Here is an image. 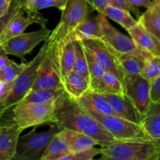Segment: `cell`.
<instances>
[{
	"label": "cell",
	"instance_id": "cell-9",
	"mask_svg": "<svg viewBox=\"0 0 160 160\" xmlns=\"http://www.w3.org/2000/svg\"><path fill=\"white\" fill-rule=\"evenodd\" d=\"M53 109L54 105L17 104L10 110L12 123H17L23 131L31 127L52 123Z\"/></svg>",
	"mask_w": 160,
	"mask_h": 160
},
{
	"label": "cell",
	"instance_id": "cell-26",
	"mask_svg": "<svg viewBox=\"0 0 160 160\" xmlns=\"http://www.w3.org/2000/svg\"><path fill=\"white\" fill-rule=\"evenodd\" d=\"M114 54L123 75L140 74L145 65V59L132 54L118 53L116 52H114Z\"/></svg>",
	"mask_w": 160,
	"mask_h": 160
},
{
	"label": "cell",
	"instance_id": "cell-14",
	"mask_svg": "<svg viewBox=\"0 0 160 160\" xmlns=\"http://www.w3.org/2000/svg\"><path fill=\"white\" fill-rule=\"evenodd\" d=\"M110 104L116 116L132 123L140 124L142 115L126 95L102 94Z\"/></svg>",
	"mask_w": 160,
	"mask_h": 160
},
{
	"label": "cell",
	"instance_id": "cell-4",
	"mask_svg": "<svg viewBox=\"0 0 160 160\" xmlns=\"http://www.w3.org/2000/svg\"><path fill=\"white\" fill-rule=\"evenodd\" d=\"M45 56L37 72L35 81L31 90L48 88H63L60 72L61 42L47 38Z\"/></svg>",
	"mask_w": 160,
	"mask_h": 160
},
{
	"label": "cell",
	"instance_id": "cell-37",
	"mask_svg": "<svg viewBox=\"0 0 160 160\" xmlns=\"http://www.w3.org/2000/svg\"><path fill=\"white\" fill-rule=\"evenodd\" d=\"M20 8H21V6L17 5V3L11 1L10 7H9V11H8V12L6 14V15H4L2 17L0 18V37H1L2 32L3 29H4V28L6 27V23H8V21H9L12 17H13L14 14L19 10Z\"/></svg>",
	"mask_w": 160,
	"mask_h": 160
},
{
	"label": "cell",
	"instance_id": "cell-25",
	"mask_svg": "<svg viewBox=\"0 0 160 160\" xmlns=\"http://www.w3.org/2000/svg\"><path fill=\"white\" fill-rule=\"evenodd\" d=\"M70 153L71 152L68 145L61 134V131H59L52 138L44 152L42 160H56Z\"/></svg>",
	"mask_w": 160,
	"mask_h": 160
},
{
	"label": "cell",
	"instance_id": "cell-27",
	"mask_svg": "<svg viewBox=\"0 0 160 160\" xmlns=\"http://www.w3.org/2000/svg\"><path fill=\"white\" fill-rule=\"evenodd\" d=\"M75 51L73 42L70 38H67L62 42H61L60 48V72L62 80L73 70L74 64Z\"/></svg>",
	"mask_w": 160,
	"mask_h": 160
},
{
	"label": "cell",
	"instance_id": "cell-16",
	"mask_svg": "<svg viewBox=\"0 0 160 160\" xmlns=\"http://www.w3.org/2000/svg\"><path fill=\"white\" fill-rule=\"evenodd\" d=\"M128 32L139 48L151 56H160V40L145 30L138 22Z\"/></svg>",
	"mask_w": 160,
	"mask_h": 160
},
{
	"label": "cell",
	"instance_id": "cell-42",
	"mask_svg": "<svg viewBox=\"0 0 160 160\" xmlns=\"http://www.w3.org/2000/svg\"><path fill=\"white\" fill-rule=\"evenodd\" d=\"M11 1L17 3V5H19L20 6H23L25 4V2H27V0H11Z\"/></svg>",
	"mask_w": 160,
	"mask_h": 160
},
{
	"label": "cell",
	"instance_id": "cell-3",
	"mask_svg": "<svg viewBox=\"0 0 160 160\" xmlns=\"http://www.w3.org/2000/svg\"><path fill=\"white\" fill-rule=\"evenodd\" d=\"M96 160H146L160 155V142L118 141L100 148Z\"/></svg>",
	"mask_w": 160,
	"mask_h": 160
},
{
	"label": "cell",
	"instance_id": "cell-15",
	"mask_svg": "<svg viewBox=\"0 0 160 160\" xmlns=\"http://www.w3.org/2000/svg\"><path fill=\"white\" fill-rule=\"evenodd\" d=\"M23 131L15 123L0 126V160L12 159L17 141Z\"/></svg>",
	"mask_w": 160,
	"mask_h": 160
},
{
	"label": "cell",
	"instance_id": "cell-39",
	"mask_svg": "<svg viewBox=\"0 0 160 160\" xmlns=\"http://www.w3.org/2000/svg\"><path fill=\"white\" fill-rule=\"evenodd\" d=\"M10 4L11 0H0V18L7 13Z\"/></svg>",
	"mask_w": 160,
	"mask_h": 160
},
{
	"label": "cell",
	"instance_id": "cell-30",
	"mask_svg": "<svg viewBox=\"0 0 160 160\" xmlns=\"http://www.w3.org/2000/svg\"><path fill=\"white\" fill-rule=\"evenodd\" d=\"M28 62L17 64L13 60L0 69V83H9L13 81L23 72Z\"/></svg>",
	"mask_w": 160,
	"mask_h": 160
},
{
	"label": "cell",
	"instance_id": "cell-22",
	"mask_svg": "<svg viewBox=\"0 0 160 160\" xmlns=\"http://www.w3.org/2000/svg\"><path fill=\"white\" fill-rule=\"evenodd\" d=\"M65 92L64 88L31 90L18 104L54 105Z\"/></svg>",
	"mask_w": 160,
	"mask_h": 160
},
{
	"label": "cell",
	"instance_id": "cell-29",
	"mask_svg": "<svg viewBox=\"0 0 160 160\" xmlns=\"http://www.w3.org/2000/svg\"><path fill=\"white\" fill-rule=\"evenodd\" d=\"M74 45L75 58L73 70L83 75L89 80L88 70L87 59H86L85 52L81 41H73Z\"/></svg>",
	"mask_w": 160,
	"mask_h": 160
},
{
	"label": "cell",
	"instance_id": "cell-19",
	"mask_svg": "<svg viewBox=\"0 0 160 160\" xmlns=\"http://www.w3.org/2000/svg\"><path fill=\"white\" fill-rule=\"evenodd\" d=\"M67 38L72 41H83L94 38L101 39L102 31L98 17H88L85 20L79 23Z\"/></svg>",
	"mask_w": 160,
	"mask_h": 160
},
{
	"label": "cell",
	"instance_id": "cell-35",
	"mask_svg": "<svg viewBox=\"0 0 160 160\" xmlns=\"http://www.w3.org/2000/svg\"><path fill=\"white\" fill-rule=\"evenodd\" d=\"M107 2L109 6L133 12L135 14L138 18L140 17L141 12L139 10V8L131 4L128 0H107Z\"/></svg>",
	"mask_w": 160,
	"mask_h": 160
},
{
	"label": "cell",
	"instance_id": "cell-23",
	"mask_svg": "<svg viewBox=\"0 0 160 160\" xmlns=\"http://www.w3.org/2000/svg\"><path fill=\"white\" fill-rule=\"evenodd\" d=\"M61 134L67 142L70 152H84L98 145L92 138L83 133L62 128Z\"/></svg>",
	"mask_w": 160,
	"mask_h": 160
},
{
	"label": "cell",
	"instance_id": "cell-18",
	"mask_svg": "<svg viewBox=\"0 0 160 160\" xmlns=\"http://www.w3.org/2000/svg\"><path fill=\"white\" fill-rule=\"evenodd\" d=\"M140 126L152 142H160V102H151L142 116Z\"/></svg>",
	"mask_w": 160,
	"mask_h": 160
},
{
	"label": "cell",
	"instance_id": "cell-11",
	"mask_svg": "<svg viewBox=\"0 0 160 160\" xmlns=\"http://www.w3.org/2000/svg\"><path fill=\"white\" fill-rule=\"evenodd\" d=\"M84 49L92 56L105 72L113 73L123 82V75L114 52L99 38L81 41Z\"/></svg>",
	"mask_w": 160,
	"mask_h": 160
},
{
	"label": "cell",
	"instance_id": "cell-8",
	"mask_svg": "<svg viewBox=\"0 0 160 160\" xmlns=\"http://www.w3.org/2000/svg\"><path fill=\"white\" fill-rule=\"evenodd\" d=\"M97 17L101 28V40H102L114 52L124 54L135 55L145 60L151 57V55L139 48L131 37L122 34L112 25H111L108 21L107 17H105L102 13H98Z\"/></svg>",
	"mask_w": 160,
	"mask_h": 160
},
{
	"label": "cell",
	"instance_id": "cell-34",
	"mask_svg": "<svg viewBox=\"0 0 160 160\" xmlns=\"http://www.w3.org/2000/svg\"><path fill=\"white\" fill-rule=\"evenodd\" d=\"M100 155V148H92L80 152H71L56 160H94V158Z\"/></svg>",
	"mask_w": 160,
	"mask_h": 160
},
{
	"label": "cell",
	"instance_id": "cell-17",
	"mask_svg": "<svg viewBox=\"0 0 160 160\" xmlns=\"http://www.w3.org/2000/svg\"><path fill=\"white\" fill-rule=\"evenodd\" d=\"M77 102L86 111H92L102 115L116 116L110 104L102 94L88 91Z\"/></svg>",
	"mask_w": 160,
	"mask_h": 160
},
{
	"label": "cell",
	"instance_id": "cell-24",
	"mask_svg": "<svg viewBox=\"0 0 160 160\" xmlns=\"http://www.w3.org/2000/svg\"><path fill=\"white\" fill-rule=\"evenodd\" d=\"M92 91L99 94L125 95L123 81L118 77L109 72H105L102 78Z\"/></svg>",
	"mask_w": 160,
	"mask_h": 160
},
{
	"label": "cell",
	"instance_id": "cell-32",
	"mask_svg": "<svg viewBox=\"0 0 160 160\" xmlns=\"http://www.w3.org/2000/svg\"><path fill=\"white\" fill-rule=\"evenodd\" d=\"M85 56L87 59L88 70L89 74V82H90V91L93 90L94 88L96 86L98 81L101 80L104 74L105 71L102 68L99 66V64L95 61V59L92 57L91 54H89L85 49Z\"/></svg>",
	"mask_w": 160,
	"mask_h": 160
},
{
	"label": "cell",
	"instance_id": "cell-41",
	"mask_svg": "<svg viewBox=\"0 0 160 160\" xmlns=\"http://www.w3.org/2000/svg\"><path fill=\"white\" fill-rule=\"evenodd\" d=\"M130 2L137 7H145L148 8L151 5L152 0H128Z\"/></svg>",
	"mask_w": 160,
	"mask_h": 160
},
{
	"label": "cell",
	"instance_id": "cell-13",
	"mask_svg": "<svg viewBox=\"0 0 160 160\" xmlns=\"http://www.w3.org/2000/svg\"><path fill=\"white\" fill-rule=\"evenodd\" d=\"M48 19L44 17L38 12H30L20 8L13 17L8 21L0 37V45L9 38L24 32L28 26L32 23H38L41 26L46 25Z\"/></svg>",
	"mask_w": 160,
	"mask_h": 160
},
{
	"label": "cell",
	"instance_id": "cell-40",
	"mask_svg": "<svg viewBox=\"0 0 160 160\" xmlns=\"http://www.w3.org/2000/svg\"><path fill=\"white\" fill-rule=\"evenodd\" d=\"M9 61H10V59L8 58L7 54L5 52L4 49L2 48V45H0V69L2 68L7 63H9Z\"/></svg>",
	"mask_w": 160,
	"mask_h": 160
},
{
	"label": "cell",
	"instance_id": "cell-20",
	"mask_svg": "<svg viewBox=\"0 0 160 160\" xmlns=\"http://www.w3.org/2000/svg\"><path fill=\"white\" fill-rule=\"evenodd\" d=\"M146 10L141 13L138 22L160 40V0H152Z\"/></svg>",
	"mask_w": 160,
	"mask_h": 160
},
{
	"label": "cell",
	"instance_id": "cell-31",
	"mask_svg": "<svg viewBox=\"0 0 160 160\" xmlns=\"http://www.w3.org/2000/svg\"><path fill=\"white\" fill-rule=\"evenodd\" d=\"M66 2L67 0H27L22 8L30 12H38L48 7H56L62 11Z\"/></svg>",
	"mask_w": 160,
	"mask_h": 160
},
{
	"label": "cell",
	"instance_id": "cell-10",
	"mask_svg": "<svg viewBox=\"0 0 160 160\" xmlns=\"http://www.w3.org/2000/svg\"><path fill=\"white\" fill-rule=\"evenodd\" d=\"M52 31L46 25L41 26L38 31L28 33H22L12 37L2 44V47L7 55H12L26 61L25 56L31 52L38 44L45 41L51 34Z\"/></svg>",
	"mask_w": 160,
	"mask_h": 160
},
{
	"label": "cell",
	"instance_id": "cell-33",
	"mask_svg": "<svg viewBox=\"0 0 160 160\" xmlns=\"http://www.w3.org/2000/svg\"><path fill=\"white\" fill-rule=\"evenodd\" d=\"M148 81H151L160 76V56H152L145 60V65L140 73Z\"/></svg>",
	"mask_w": 160,
	"mask_h": 160
},
{
	"label": "cell",
	"instance_id": "cell-1",
	"mask_svg": "<svg viewBox=\"0 0 160 160\" xmlns=\"http://www.w3.org/2000/svg\"><path fill=\"white\" fill-rule=\"evenodd\" d=\"M53 123H57L63 129L87 134L101 147L118 142L66 92L55 102Z\"/></svg>",
	"mask_w": 160,
	"mask_h": 160
},
{
	"label": "cell",
	"instance_id": "cell-6",
	"mask_svg": "<svg viewBox=\"0 0 160 160\" xmlns=\"http://www.w3.org/2000/svg\"><path fill=\"white\" fill-rule=\"evenodd\" d=\"M102 127L117 141L152 142L144 132L140 124L110 115H102L92 111H87Z\"/></svg>",
	"mask_w": 160,
	"mask_h": 160
},
{
	"label": "cell",
	"instance_id": "cell-7",
	"mask_svg": "<svg viewBox=\"0 0 160 160\" xmlns=\"http://www.w3.org/2000/svg\"><path fill=\"white\" fill-rule=\"evenodd\" d=\"M89 4L87 0H67L57 26L52 31L48 39L61 42L74 28L88 17Z\"/></svg>",
	"mask_w": 160,
	"mask_h": 160
},
{
	"label": "cell",
	"instance_id": "cell-38",
	"mask_svg": "<svg viewBox=\"0 0 160 160\" xmlns=\"http://www.w3.org/2000/svg\"><path fill=\"white\" fill-rule=\"evenodd\" d=\"M88 3L98 13H102L106 8L109 6L107 0H87Z\"/></svg>",
	"mask_w": 160,
	"mask_h": 160
},
{
	"label": "cell",
	"instance_id": "cell-2",
	"mask_svg": "<svg viewBox=\"0 0 160 160\" xmlns=\"http://www.w3.org/2000/svg\"><path fill=\"white\" fill-rule=\"evenodd\" d=\"M42 45L35 57L28 62L21 73L9 83H0V118L7 114L31 90L38 67L45 56L47 42Z\"/></svg>",
	"mask_w": 160,
	"mask_h": 160
},
{
	"label": "cell",
	"instance_id": "cell-44",
	"mask_svg": "<svg viewBox=\"0 0 160 160\" xmlns=\"http://www.w3.org/2000/svg\"><path fill=\"white\" fill-rule=\"evenodd\" d=\"M94 160H95V159H94Z\"/></svg>",
	"mask_w": 160,
	"mask_h": 160
},
{
	"label": "cell",
	"instance_id": "cell-28",
	"mask_svg": "<svg viewBox=\"0 0 160 160\" xmlns=\"http://www.w3.org/2000/svg\"><path fill=\"white\" fill-rule=\"evenodd\" d=\"M102 14L105 17H109L113 21L117 22L120 26L123 27L127 31L133 28L134 25L137 24L138 23V20H136L131 16L130 12L110 6H108L106 8Z\"/></svg>",
	"mask_w": 160,
	"mask_h": 160
},
{
	"label": "cell",
	"instance_id": "cell-5",
	"mask_svg": "<svg viewBox=\"0 0 160 160\" xmlns=\"http://www.w3.org/2000/svg\"><path fill=\"white\" fill-rule=\"evenodd\" d=\"M49 129L37 132L34 128L31 132L19 137L15 153L10 160H42L47 145L52 138L62 131L57 123H50Z\"/></svg>",
	"mask_w": 160,
	"mask_h": 160
},
{
	"label": "cell",
	"instance_id": "cell-36",
	"mask_svg": "<svg viewBox=\"0 0 160 160\" xmlns=\"http://www.w3.org/2000/svg\"><path fill=\"white\" fill-rule=\"evenodd\" d=\"M149 96L151 102H160V76L149 82Z\"/></svg>",
	"mask_w": 160,
	"mask_h": 160
},
{
	"label": "cell",
	"instance_id": "cell-21",
	"mask_svg": "<svg viewBox=\"0 0 160 160\" xmlns=\"http://www.w3.org/2000/svg\"><path fill=\"white\" fill-rule=\"evenodd\" d=\"M62 83L66 93L76 101L84 93L90 91L89 80L73 70L63 78Z\"/></svg>",
	"mask_w": 160,
	"mask_h": 160
},
{
	"label": "cell",
	"instance_id": "cell-12",
	"mask_svg": "<svg viewBox=\"0 0 160 160\" xmlns=\"http://www.w3.org/2000/svg\"><path fill=\"white\" fill-rule=\"evenodd\" d=\"M123 85L125 95L143 116L151 104L149 81L142 78L140 74L124 75Z\"/></svg>",
	"mask_w": 160,
	"mask_h": 160
},
{
	"label": "cell",
	"instance_id": "cell-43",
	"mask_svg": "<svg viewBox=\"0 0 160 160\" xmlns=\"http://www.w3.org/2000/svg\"><path fill=\"white\" fill-rule=\"evenodd\" d=\"M146 160H159V156H155V157H152V158H151V159H148Z\"/></svg>",
	"mask_w": 160,
	"mask_h": 160
}]
</instances>
